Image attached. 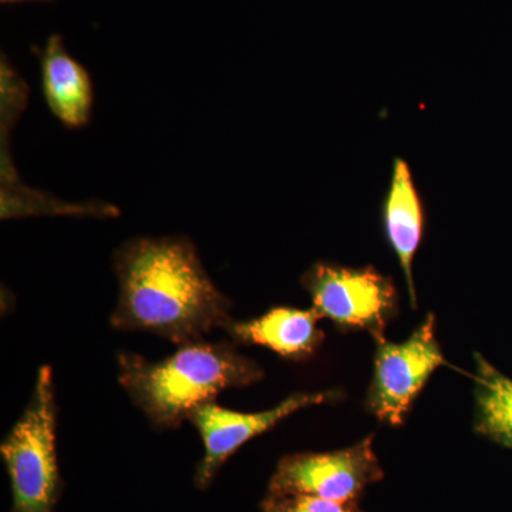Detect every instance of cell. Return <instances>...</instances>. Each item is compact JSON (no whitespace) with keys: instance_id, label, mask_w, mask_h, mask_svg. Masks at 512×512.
Masks as SVG:
<instances>
[{"instance_id":"7","label":"cell","mask_w":512,"mask_h":512,"mask_svg":"<svg viewBox=\"0 0 512 512\" xmlns=\"http://www.w3.org/2000/svg\"><path fill=\"white\" fill-rule=\"evenodd\" d=\"M339 392L296 393L285 402L262 413H238L215 402L201 404L192 410L188 421L194 424L204 443V457L195 473V484L205 488L239 447L265 433L279 421L305 407L335 402Z\"/></svg>"},{"instance_id":"9","label":"cell","mask_w":512,"mask_h":512,"mask_svg":"<svg viewBox=\"0 0 512 512\" xmlns=\"http://www.w3.org/2000/svg\"><path fill=\"white\" fill-rule=\"evenodd\" d=\"M43 94L50 111L69 128L86 126L92 116L93 86L82 64L67 53L59 35L39 52Z\"/></svg>"},{"instance_id":"3","label":"cell","mask_w":512,"mask_h":512,"mask_svg":"<svg viewBox=\"0 0 512 512\" xmlns=\"http://www.w3.org/2000/svg\"><path fill=\"white\" fill-rule=\"evenodd\" d=\"M12 487V512H53L60 494L53 372L43 366L28 407L0 446Z\"/></svg>"},{"instance_id":"5","label":"cell","mask_w":512,"mask_h":512,"mask_svg":"<svg viewBox=\"0 0 512 512\" xmlns=\"http://www.w3.org/2000/svg\"><path fill=\"white\" fill-rule=\"evenodd\" d=\"M384 477L373 436L328 453H301L282 458L269 481V493L309 495L336 503H357L369 485Z\"/></svg>"},{"instance_id":"12","label":"cell","mask_w":512,"mask_h":512,"mask_svg":"<svg viewBox=\"0 0 512 512\" xmlns=\"http://www.w3.org/2000/svg\"><path fill=\"white\" fill-rule=\"evenodd\" d=\"M262 512H365L357 503H336L309 495L268 494Z\"/></svg>"},{"instance_id":"8","label":"cell","mask_w":512,"mask_h":512,"mask_svg":"<svg viewBox=\"0 0 512 512\" xmlns=\"http://www.w3.org/2000/svg\"><path fill=\"white\" fill-rule=\"evenodd\" d=\"M382 221L384 235L402 266L410 302L417 308L413 261L423 239L424 208L409 164L402 158L394 160L392 180L383 201Z\"/></svg>"},{"instance_id":"2","label":"cell","mask_w":512,"mask_h":512,"mask_svg":"<svg viewBox=\"0 0 512 512\" xmlns=\"http://www.w3.org/2000/svg\"><path fill=\"white\" fill-rule=\"evenodd\" d=\"M264 377L254 360L232 343L202 340L183 343L173 355L150 362L136 353H120L119 382L154 426L174 429L201 404L221 392L251 386Z\"/></svg>"},{"instance_id":"10","label":"cell","mask_w":512,"mask_h":512,"mask_svg":"<svg viewBox=\"0 0 512 512\" xmlns=\"http://www.w3.org/2000/svg\"><path fill=\"white\" fill-rule=\"evenodd\" d=\"M313 311L279 306L248 322L232 320L227 332L237 342L264 346L286 359H305L313 355L325 339Z\"/></svg>"},{"instance_id":"4","label":"cell","mask_w":512,"mask_h":512,"mask_svg":"<svg viewBox=\"0 0 512 512\" xmlns=\"http://www.w3.org/2000/svg\"><path fill=\"white\" fill-rule=\"evenodd\" d=\"M311 295L312 309L320 318L342 329L367 330L376 342L399 308V295L389 276L367 268L318 262L302 276Z\"/></svg>"},{"instance_id":"1","label":"cell","mask_w":512,"mask_h":512,"mask_svg":"<svg viewBox=\"0 0 512 512\" xmlns=\"http://www.w3.org/2000/svg\"><path fill=\"white\" fill-rule=\"evenodd\" d=\"M119 302L110 323L121 332H147L170 342L202 340L227 329L232 305L211 281L185 238H137L114 254Z\"/></svg>"},{"instance_id":"6","label":"cell","mask_w":512,"mask_h":512,"mask_svg":"<svg viewBox=\"0 0 512 512\" xmlns=\"http://www.w3.org/2000/svg\"><path fill=\"white\" fill-rule=\"evenodd\" d=\"M433 315L402 343L376 342L375 373L367 409L389 426H400L434 370L446 365L434 332Z\"/></svg>"},{"instance_id":"11","label":"cell","mask_w":512,"mask_h":512,"mask_svg":"<svg viewBox=\"0 0 512 512\" xmlns=\"http://www.w3.org/2000/svg\"><path fill=\"white\" fill-rule=\"evenodd\" d=\"M476 430L512 448V380L476 355Z\"/></svg>"},{"instance_id":"13","label":"cell","mask_w":512,"mask_h":512,"mask_svg":"<svg viewBox=\"0 0 512 512\" xmlns=\"http://www.w3.org/2000/svg\"><path fill=\"white\" fill-rule=\"evenodd\" d=\"M2 3H15L16 0H0Z\"/></svg>"},{"instance_id":"14","label":"cell","mask_w":512,"mask_h":512,"mask_svg":"<svg viewBox=\"0 0 512 512\" xmlns=\"http://www.w3.org/2000/svg\"><path fill=\"white\" fill-rule=\"evenodd\" d=\"M16 2H25V0H16Z\"/></svg>"}]
</instances>
